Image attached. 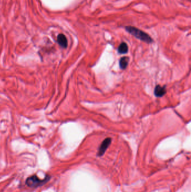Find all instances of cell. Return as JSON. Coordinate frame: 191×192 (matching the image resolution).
<instances>
[{
	"mask_svg": "<svg viewBox=\"0 0 191 192\" xmlns=\"http://www.w3.org/2000/svg\"><path fill=\"white\" fill-rule=\"evenodd\" d=\"M126 30L131 34L142 41L146 42L148 43H150L152 42V38L147 33L142 31L141 30H140L138 28L129 26L126 27Z\"/></svg>",
	"mask_w": 191,
	"mask_h": 192,
	"instance_id": "1",
	"label": "cell"
},
{
	"mask_svg": "<svg viewBox=\"0 0 191 192\" xmlns=\"http://www.w3.org/2000/svg\"><path fill=\"white\" fill-rule=\"evenodd\" d=\"M44 182V180H42L38 178L36 175L32 176L31 177L27 179L26 184L30 187H36L39 185H41V184Z\"/></svg>",
	"mask_w": 191,
	"mask_h": 192,
	"instance_id": "2",
	"label": "cell"
},
{
	"mask_svg": "<svg viewBox=\"0 0 191 192\" xmlns=\"http://www.w3.org/2000/svg\"><path fill=\"white\" fill-rule=\"evenodd\" d=\"M111 141H112V139L110 138H106V139L104 140V141L101 144L100 146L99 147L98 154V155L99 156H102L103 154H105L107 148L109 147L110 143H111Z\"/></svg>",
	"mask_w": 191,
	"mask_h": 192,
	"instance_id": "3",
	"label": "cell"
},
{
	"mask_svg": "<svg viewBox=\"0 0 191 192\" xmlns=\"http://www.w3.org/2000/svg\"><path fill=\"white\" fill-rule=\"evenodd\" d=\"M166 93L165 87H161L159 85H156L155 90L154 94L157 97H161L163 96Z\"/></svg>",
	"mask_w": 191,
	"mask_h": 192,
	"instance_id": "4",
	"label": "cell"
},
{
	"mask_svg": "<svg viewBox=\"0 0 191 192\" xmlns=\"http://www.w3.org/2000/svg\"><path fill=\"white\" fill-rule=\"evenodd\" d=\"M57 42L63 48L67 47V40L66 36L63 34H60L57 37Z\"/></svg>",
	"mask_w": 191,
	"mask_h": 192,
	"instance_id": "5",
	"label": "cell"
},
{
	"mask_svg": "<svg viewBox=\"0 0 191 192\" xmlns=\"http://www.w3.org/2000/svg\"><path fill=\"white\" fill-rule=\"evenodd\" d=\"M118 53L120 54H125L128 52V45L126 43L123 42L120 44L118 49Z\"/></svg>",
	"mask_w": 191,
	"mask_h": 192,
	"instance_id": "6",
	"label": "cell"
},
{
	"mask_svg": "<svg viewBox=\"0 0 191 192\" xmlns=\"http://www.w3.org/2000/svg\"><path fill=\"white\" fill-rule=\"evenodd\" d=\"M128 60L129 59L127 57H123L120 59V69H125L127 67L128 61H129Z\"/></svg>",
	"mask_w": 191,
	"mask_h": 192,
	"instance_id": "7",
	"label": "cell"
}]
</instances>
